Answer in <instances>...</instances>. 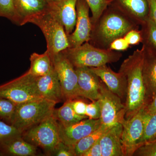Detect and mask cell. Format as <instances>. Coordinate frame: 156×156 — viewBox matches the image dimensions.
<instances>
[{"mask_svg": "<svg viewBox=\"0 0 156 156\" xmlns=\"http://www.w3.org/2000/svg\"><path fill=\"white\" fill-rule=\"evenodd\" d=\"M50 155L56 156H76L74 147L60 141Z\"/></svg>", "mask_w": 156, "mask_h": 156, "instance_id": "d6a6232c", "label": "cell"}, {"mask_svg": "<svg viewBox=\"0 0 156 156\" xmlns=\"http://www.w3.org/2000/svg\"><path fill=\"white\" fill-rule=\"evenodd\" d=\"M89 68L99 77L112 92L119 96L122 101L125 98L126 100L127 81L122 73L115 72L107 65Z\"/></svg>", "mask_w": 156, "mask_h": 156, "instance_id": "5bb4252c", "label": "cell"}, {"mask_svg": "<svg viewBox=\"0 0 156 156\" xmlns=\"http://www.w3.org/2000/svg\"><path fill=\"white\" fill-rule=\"evenodd\" d=\"M123 126L121 123L109 127L100 139L102 156H124L121 136Z\"/></svg>", "mask_w": 156, "mask_h": 156, "instance_id": "d6986e66", "label": "cell"}, {"mask_svg": "<svg viewBox=\"0 0 156 156\" xmlns=\"http://www.w3.org/2000/svg\"><path fill=\"white\" fill-rule=\"evenodd\" d=\"M29 23L38 27L47 42V51L51 58L69 48L68 39L64 27L58 20L48 10L34 16Z\"/></svg>", "mask_w": 156, "mask_h": 156, "instance_id": "277c9868", "label": "cell"}, {"mask_svg": "<svg viewBox=\"0 0 156 156\" xmlns=\"http://www.w3.org/2000/svg\"><path fill=\"white\" fill-rule=\"evenodd\" d=\"M37 78L27 71L19 77L0 85V98L17 105L44 98L38 90Z\"/></svg>", "mask_w": 156, "mask_h": 156, "instance_id": "52a82bcc", "label": "cell"}, {"mask_svg": "<svg viewBox=\"0 0 156 156\" xmlns=\"http://www.w3.org/2000/svg\"><path fill=\"white\" fill-rule=\"evenodd\" d=\"M144 60V49L142 46L141 49L135 50L124 60L119 70L125 76L127 81V93L125 103L126 119H130L147 106L143 76Z\"/></svg>", "mask_w": 156, "mask_h": 156, "instance_id": "7a4b0ae2", "label": "cell"}, {"mask_svg": "<svg viewBox=\"0 0 156 156\" xmlns=\"http://www.w3.org/2000/svg\"><path fill=\"white\" fill-rule=\"evenodd\" d=\"M144 125L140 146L156 140V112L148 113L145 111Z\"/></svg>", "mask_w": 156, "mask_h": 156, "instance_id": "484cf974", "label": "cell"}, {"mask_svg": "<svg viewBox=\"0 0 156 156\" xmlns=\"http://www.w3.org/2000/svg\"><path fill=\"white\" fill-rule=\"evenodd\" d=\"M109 128L102 124L97 130L78 141L74 146L76 156H83L95 142L101 138Z\"/></svg>", "mask_w": 156, "mask_h": 156, "instance_id": "cb8c5ba5", "label": "cell"}, {"mask_svg": "<svg viewBox=\"0 0 156 156\" xmlns=\"http://www.w3.org/2000/svg\"><path fill=\"white\" fill-rule=\"evenodd\" d=\"M141 26L143 44L156 51V23L149 17Z\"/></svg>", "mask_w": 156, "mask_h": 156, "instance_id": "d4e9b609", "label": "cell"}, {"mask_svg": "<svg viewBox=\"0 0 156 156\" xmlns=\"http://www.w3.org/2000/svg\"><path fill=\"white\" fill-rule=\"evenodd\" d=\"M144 109L145 112L148 113L156 112V95Z\"/></svg>", "mask_w": 156, "mask_h": 156, "instance_id": "f35d334b", "label": "cell"}, {"mask_svg": "<svg viewBox=\"0 0 156 156\" xmlns=\"http://www.w3.org/2000/svg\"><path fill=\"white\" fill-rule=\"evenodd\" d=\"M101 125L100 119L89 118L67 126H63L58 123L60 140L66 145L74 147L78 141L97 130Z\"/></svg>", "mask_w": 156, "mask_h": 156, "instance_id": "7c38bea8", "label": "cell"}, {"mask_svg": "<svg viewBox=\"0 0 156 156\" xmlns=\"http://www.w3.org/2000/svg\"><path fill=\"white\" fill-rule=\"evenodd\" d=\"M124 37L130 45H137L140 43H142V41L141 31L138 29L129 31Z\"/></svg>", "mask_w": 156, "mask_h": 156, "instance_id": "836d02e7", "label": "cell"}, {"mask_svg": "<svg viewBox=\"0 0 156 156\" xmlns=\"http://www.w3.org/2000/svg\"><path fill=\"white\" fill-rule=\"evenodd\" d=\"M45 1H48V0H45Z\"/></svg>", "mask_w": 156, "mask_h": 156, "instance_id": "ab89813d", "label": "cell"}, {"mask_svg": "<svg viewBox=\"0 0 156 156\" xmlns=\"http://www.w3.org/2000/svg\"><path fill=\"white\" fill-rule=\"evenodd\" d=\"M130 45L124 37L119 38L112 42L110 45L109 49L114 51H122L127 50Z\"/></svg>", "mask_w": 156, "mask_h": 156, "instance_id": "d590c367", "label": "cell"}, {"mask_svg": "<svg viewBox=\"0 0 156 156\" xmlns=\"http://www.w3.org/2000/svg\"><path fill=\"white\" fill-rule=\"evenodd\" d=\"M17 105L9 99L0 98V119L11 125Z\"/></svg>", "mask_w": 156, "mask_h": 156, "instance_id": "f1b7e54d", "label": "cell"}, {"mask_svg": "<svg viewBox=\"0 0 156 156\" xmlns=\"http://www.w3.org/2000/svg\"><path fill=\"white\" fill-rule=\"evenodd\" d=\"M53 115L58 123L63 126H69L88 118L86 115L77 114L73 109L70 100L66 101L61 107L55 108Z\"/></svg>", "mask_w": 156, "mask_h": 156, "instance_id": "603a6c76", "label": "cell"}, {"mask_svg": "<svg viewBox=\"0 0 156 156\" xmlns=\"http://www.w3.org/2000/svg\"><path fill=\"white\" fill-rule=\"evenodd\" d=\"M38 90L43 98L56 104L64 101L60 82L54 68L48 74L37 77Z\"/></svg>", "mask_w": 156, "mask_h": 156, "instance_id": "e0dca14e", "label": "cell"}, {"mask_svg": "<svg viewBox=\"0 0 156 156\" xmlns=\"http://www.w3.org/2000/svg\"><path fill=\"white\" fill-rule=\"evenodd\" d=\"M77 0H48L47 10L59 20L67 36L74 30L76 21Z\"/></svg>", "mask_w": 156, "mask_h": 156, "instance_id": "4fadbf2b", "label": "cell"}, {"mask_svg": "<svg viewBox=\"0 0 156 156\" xmlns=\"http://www.w3.org/2000/svg\"><path fill=\"white\" fill-rule=\"evenodd\" d=\"M133 156H156V140L140 147L135 151Z\"/></svg>", "mask_w": 156, "mask_h": 156, "instance_id": "f546056e", "label": "cell"}, {"mask_svg": "<svg viewBox=\"0 0 156 156\" xmlns=\"http://www.w3.org/2000/svg\"><path fill=\"white\" fill-rule=\"evenodd\" d=\"M20 134L22 133L14 126L0 121V140Z\"/></svg>", "mask_w": 156, "mask_h": 156, "instance_id": "1f68e13d", "label": "cell"}, {"mask_svg": "<svg viewBox=\"0 0 156 156\" xmlns=\"http://www.w3.org/2000/svg\"><path fill=\"white\" fill-rule=\"evenodd\" d=\"M143 47L144 49L143 76L147 105L156 95V51L145 45Z\"/></svg>", "mask_w": 156, "mask_h": 156, "instance_id": "9a60e30c", "label": "cell"}, {"mask_svg": "<svg viewBox=\"0 0 156 156\" xmlns=\"http://www.w3.org/2000/svg\"><path fill=\"white\" fill-rule=\"evenodd\" d=\"M98 100L101 108V124L108 127L122 122L125 119V103L119 96L112 92L101 81Z\"/></svg>", "mask_w": 156, "mask_h": 156, "instance_id": "9c48e42d", "label": "cell"}, {"mask_svg": "<svg viewBox=\"0 0 156 156\" xmlns=\"http://www.w3.org/2000/svg\"><path fill=\"white\" fill-rule=\"evenodd\" d=\"M82 97L91 101L98 100L101 80L89 67L75 68Z\"/></svg>", "mask_w": 156, "mask_h": 156, "instance_id": "2e32d148", "label": "cell"}, {"mask_svg": "<svg viewBox=\"0 0 156 156\" xmlns=\"http://www.w3.org/2000/svg\"><path fill=\"white\" fill-rule=\"evenodd\" d=\"M139 25L112 2L96 22L92 24L89 42L96 48L108 50L112 42L124 37L129 31L138 29Z\"/></svg>", "mask_w": 156, "mask_h": 156, "instance_id": "6da1fadb", "label": "cell"}, {"mask_svg": "<svg viewBox=\"0 0 156 156\" xmlns=\"http://www.w3.org/2000/svg\"><path fill=\"white\" fill-rule=\"evenodd\" d=\"M144 108L137 112L128 119H124L121 143L124 156H133L140 147L144 131Z\"/></svg>", "mask_w": 156, "mask_h": 156, "instance_id": "30bf717a", "label": "cell"}, {"mask_svg": "<svg viewBox=\"0 0 156 156\" xmlns=\"http://www.w3.org/2000/svg\"><path fill=\"white\" fill-rule=\"evenodd\" d=\"M56 104L53 101L41 98L17 105L11 125L22 134L53 115Z\"/></svg>", "mask_w": 156, "mask_h": 156, "instance_id": "5b68a950", "label": "cell"}, {"mask_svg": "<svg viewBox=\"0 0 156 156\" xmlns=\"http://www.w3.org/2000/svg\"><path fill=\"white\" fill-rule=\"evenodd\" d=\"M77 18L75 28L68 36L69 48H75L89 42L90 39L92 23L89 16V7L85 0H77Z\"/></svg>", "mask_w": 156, "mask_h": 156, "instance_id": "8fae6325", "label": "cell"}, {"mask_svg": "<svg viewBox=\"0 0 156 156\" xmlns=\"http://www.w3.org/2000/svg\"><path fill=\"white\" fill-rule=\"evenodd\" d=\"M92 12V24L95 23L104 11L112 3V0H85Z\"/></svg>", "mask_w": 156, "mask_h": 156, "instance_id": "83f0119b", "label": "cell"}, {"mask_svg": "<svg viewBox=\"0 0 156 156\" xmlns=\"http://www.w3.org/2000/svg\"><path fill=\"white\" fill-rule=\"evenodd\" d=\"M86 115L89 119H100L101 108L99 100L94 101H92L91 103L87 104Z\"/></svg>", "mask_w": 156, "mask_h": 156, "instance_id": "4dcf8cb0", "label": "cell"}, {"mask_svg": "<svg viewBox=\"0 0 156 156\" xmlns=\"http://www.w3.org/2000/svg\"><path fill=\"white\" fill-rule=\"evenodd\" d=\"M149 6V17L156 23V0H147Z\"/></svg>", "mask_w": 156, "mask_h": 156, "instance_id": "74e56055", "label": "cell"}, {"mask_svg": "<svg viewBox=\"0 0 156 156\" xmlns=\"http://www.w3.org/2000/svg\"><path fill=\"white\" fill-rule=\"evenodd\" d=\"M13 2L21 26L29 23L32 17L47 10V2L45 0H13Z\"/></svg>", "mask_w": 156, "mask_h": 156, "instance_id": "44dd1931", "label": "cell"}, {"mask_svg": "<svg viewBox=\"0 0 156 156\" xmlns=\"http://www.w3.org/2000/svg\"><path fill=\"white\" fill-rule=\"evenodd\" d=\"M22 135L27 142L44 150L49 155L61 141L58 122L53 114L26 130Z\"/></svg>", "mask_w": 156, "mask_h": 156, "instance_id": "8992f818", "label": "cell"}, {"mask_svg": "<svg viewBox=\"0 0 156 156\" xmlns=\"http://www.w3.org/2000/svg\"><path fill=\"white\" fill-rule=\"evenodd\" d=\"M0 17H5L17 26H21V20L14 8L13 0H0Z\"/></svg>", "mask_w": 156, "mask_h": 156, "instance_id": "4316f807", "label": "cell"}, {"mask_svg": "<svg viewBox=\"0 0 156 156\" xmlns=\"http://www.w3.org/2000/svg\"><path fill=\"white\" fill-rule=\"evenodd\" d=\"M62 52L75 68L98 67L117 62L122 56L119 51L100 49L89 42L75 48H67Z\"/></svg>", "mask_w": 156, "mask_h": 156, "instance_id": "3957f363", "label": "cell"}, {"mask_svg": "<svg viewBox=\"0 0 156 156\" xmlns=\"http://www.w3.org/2000/svg\"><path fill=\"white\" fill-rule=\"evenodd\" d=\"M78 98L70 100L71 105L73 109L78 115H86V108L88 103Z\"/></svg>", "mask_w": 156, "mask_h": 156, "instance_id": "e575fe53", "label": "cell"}, {"mask_svg": "<svg viewBox=\"0 0 156 156\" xmlns=\"http://www.w3.org/2000/svg\"><path fill=\"white\" fill-rule=\"evenodd\" d=\"M37 147L23 139L22 134L0 140V156H34Z\"/></svg>", "mask_w": 156, "mask_h": 156, "instance_id": "ac0fdd59", "label": "cell"}, {"mask_svg": "<svg viewBox=\"0 0 156 156\" xmlns=\"http://www.w3.org/2000/svg\"><path fill=\"white\" fill-rule=\"evenodd\" d=\"M100 139L95 142L83 156H102V149Z\"/></svg>", "mask_w": 156, "mask_h": 156, "instance_id": "8d00e7d4", "label": "cell"}, {"mask_svg": "<svg viewBox=\"0 0 156 156\" xmlns=\"http://www.w3.org/2000/svg\"><path fill=\"white\" fill-rule=\"evenodd\" d=\"M30 60V66L28 72L35 76H42L48 74L53 68V62L47 50L43 54L33 53Z\"/></svg>", "mask_w": 156, "mask_h": 156, "instance_id": "7402d4cb", "label": "cell"}, {"mask_svg": "<svg viewBox=\"0 0 156 156\" xmlns=\"http://www.w3.org/2000/svg\"><path fill=\"white\" fill-rule=\"evenodd\" d=\"M53 68L58 76L64 101L82 97L75 68L62 52L52 57Z\"/></svg>", "mask_w": 156, "mask_h": 156, "instance_id": "ba28073f", "label": "cell"}, {"mask_svg": "<svg viewBox=\"0 0 156 156\" xmlns=\"http://www.w3.org/2000/svg\"><path fill=\"white\" fill-rule=\"evenodd\" d=\"M114 4L133 18L140 25L149 17V6L147 0H112Z\"/></svg>", "mask_w": 156, "mask_h": 156, "instance_id": "ffe728a7", "label": "cell"}]
</instances>
